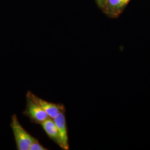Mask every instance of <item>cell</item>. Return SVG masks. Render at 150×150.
<instances>
[{"label":"cell","instance_id":"cell-3","mask_svg":"<svg viewBox=\"0 0 150 150\" xmlns=\"http://www.w3.org/2000/svg\"><path fill=\"white\" fill-rule=\"evenodd\" d=\"M26 96L30 97L33 101L36 102L48 115L50 118L54 119L61 112L65 111V107L64 105L48 102L36 96L31 91L27 92Z\"/></svg>","mask_w":150,"mask_h":150},{"label":"cell","instance_id":"cell-2","mask_svg":"<svg viewBox=\"0 0 150 150\" xmlns=\"http://www.w3.org/2000/svg\"><path fill=\"white\" fill-rule=\"evenodd\" d=\"M26 107L23 114L30 118L32 123L40 125L49 118L48 115L31 98L26 96Z\"/></svg>","mask_w":150,"mask_h":150},{"label":"cell","instance_id":"cell-5","mask_svg":"<svg viewBox=\"0 0 150 150\" xmlns=\"http://www.w3.org/2000/svg\"><path fill=\"white\" fill-rule=\"evenodd\" d=\"M42 128L47 135L49 139L52 140L55 144L61 147V143L59 139L58 129L52 118H49L41 123Z\"/></svg>","mask_w":150,"mask_h":150},{"label":"cell","instance_id":"cell-7","mask_svg":"<svg viewBox=\"0 0 150 150\" xmlns=\"http://www.w3.org/2000/svg\"><path fill=\"white\" fill-rule=\"evenodd\" d=\"M47 148L44 147L38 139L34 141L30 145L28 150H46Z\"/></svg>","mask_w":150,"mask_h":150},{"label":"cell","instance_id":"cell-6","mask_svg":"<svg viewBox=\"0 0 150 150\" xmlns=\"http://www.w3.org/2000/svg\"><path fill=\"white\" fill-rule=\"evenodd\" d=\"M130 0H107L102 6L106 12L110 15L115 16L122 11Z\"/></svg>","mask_w":150,"mask_h":150},{"label":"cell","instance_id":"cell-4","mask_svg":"<svg viewBox=\"0 0 150 150\" xmlns=\"http://www.w3.org/2000/svg\"><path fill=\"white\" fill-rule=\"evenodd\" d=\"M64 112L65 111L61 112L53 120L58 129L61 143V148L63 150H68L70 149V145L69 142L67 122Z\"/></svg>","mask_w":150,"mask_h":150},{"label":"cell","instance_id":"cell-1","mask_svg":"<svg viewBox=\"0 0 150 150\" xmlns=\"http://www.w3.org/2000/svg\"><path fill=\"white\" fill-rule=\"evenodd\" d=\"M10 126L15 138L17 149L28 150L31 144L37 139L32 136L23 127L16 114H13L11 116Z\"/></svg>","mask_w":150,"mask_h":150},{"label":"cell","instance_id":"cell-8","mask_svg":"<svg viewBox=\"0 0 150 150\" xmlns=\"http://www.w3.org/2000/svg\"><path fill=\"white\" fill-rule=\"evenodd\" d=\"M97 2L101 6H103L104 5V4L106 2L107 0H96Z\"/></svg>","mask_w":150,"mask_h":150}]
</instances>
